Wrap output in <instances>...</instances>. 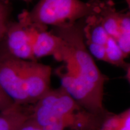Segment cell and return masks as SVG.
<instances>
[{
  "label": "cell",
  "instance_id": "cell-12",
  "mask_svg": "<svg viewBox=\"0 0 130 130\" xmlns=\"http://www.w3.org/2000/svg\"><path fill=\"white\" fill-rule=\"evenodd\" d=\"M12 7L9 1L0 0V40L11 21Z\"/></svg>",
  "mask_w": 130,
  "mask_h": 130
},
{
  "label": "cell",
  "instance_id": "cell-3",
  "mask_svg": "<svg viewBox=\"0 0 130 130\" xmlns=\"http://www.w3.org/2000/svg\"><path fill=\"white\" fill-rule=\"evenodd\" d=\"M103 1L90 0H39L31 11L24 10L18 21L27 24L63 27L97 14Z\"/></svg>",
  "mask_w": 130,
  "mask_h": 130
},
{
  "label": "cell",
  "instance_id": "cell-13",
  "mask_svg": "<svg viewBox=\"0 0 130 130\" xmlns=\"http://www.w3.org/2000/svg\"><path fill=\"white\" fill-rule=\"evenodd\" d=\"M16 130H42L40 126L37 123L32 117L30 116L24 121L20 126Z\"/></svg>",
  "mask_w": 130,
  "mask_h": 130
},
{
  "label": "cell",
  "instance_id": "cell-5",
  "mask_svg": "<svg viewBox=\"0 0 130 130\" xmlns=\"http://www.w3.org/2000/svg\"><path fill=\"white\" fill-rule=\"evenodd\" d=\"M33 29L31 25L11 21L0 40V60L36 61L32 51Z\"/></svg>",
  "mask_w": 130,
  "mask_h": 130
},
{
  "label": "cell",
  "instance_id": "cell-9",
  "mask_svg": "<svg viewBox=\"0 0 130 130\" xmlns=\"http://www.w3.org/2000/svg\"><path fill=\"white\" fill-rule=\"evenodd\" d=\"M14 104L12 107L0 111V130H16L31 115L30 107Z\"/></svg>",
  "mask_w": 130,
  "mask_h": 130
},
{
  "label": "cell",
  "instance_id": "cell-14",
  "mask_svg": "<svg viewBox=\"0 0 130 130\" xmlns=\"http://www.w3.org/2000/svg\"><path fill=\"white\" fill-rule=\"evenodd\" d=\"M14 102L0 87V111H4L12 107Z\"/></svg>",
  "mask_w": 130,
  "mask_h": 130
},
{
  "label": "cell",
  "instance_id": "cell-15",
  "mask_svg": "<svg viewBox=\"0 0 130 130\" xmlns=\"http://www.w3.org/2000/svg\"><path fill=\"white\" fill-rule=\"evenodd\" d=\"M5 1H9L10 0H5ZM22 1H25V2H30V1H32V0H22Z\"/></svg>",
  "mask_w": 130,
  "mask_h": 130
},
{
  "label": "cell",
  "instance_id": "cell-16",
  "mask_svg": "<svg viewBox=\"0 0 130 130\" xmlns=\"http://www.w3.org/2000/svg\"><path fill=\"white\" fill-rule=\"evenodd\" d=\"M126 3H127L128 4V6H129V2H130V0H126Z\"/></svg>",
  "mask_w": 130,
  "mask_h": 130
},
{
  "label": "cell",
  "instance_id": "cell-1",
  "mask_svg": "<svg viewBox=\"0 0 130 130\" xmlns=\"http://www.w3.org/2000/svg\"><path fill=\"white\" fill-rule=\"evenodd\" d=\"M84 19L71 25L55 27L52 32L68 43L69 54L56 74L64 89L80 106L89 112L107 116L104 106V85L107 78L98 68L84 40Z\"/></svg>",
  "mask_w": 130,
  "mask_h": 130
},
{
  "label": "cell",
  "instance_id": "cell-2",
  "mask_svg": "<svg viewBox=\"0 0 130 130\" xmlns=\"http://www.w3.org/2000/svg\"><path fill=\"white\" fill-rule=\"evenodd\" d=\"M52 69L37 61L0 60V87L21 105H32L51 89Z\"/></svg>",
  "mask_w": 130,
  "mask_h": 130
},
{
  "label": "cell",
  "instance_id": "cell-8",
  "mask_svg": "<svg viewBox=\"0 0 130 130\" xmlns=\"http://www.w3.org/2000/svg\"><path fill=\"white\" fill-rule=\"evenodd\" d=\"M120 12L116 10L111 0H104L96 14L104 29L108 35L116 40L119 29Z\"/></svg>",
  "mask_w": 130,
  "mask_h": 130
},
{
  "label": "cell",
  "instance_id": "cell-7",
  "mask_svg": "<svg viewBox=\"0 0 130 130\" xmlns=\"http://www.w3.org/2000/svg\"><path fill=\"white\" fill-rule=\"evenodd\" d=\"M30 25L33 29L32 51L36 60L44 57L53 56L57 61L63 62L69 54L68 43L61 37L47 31L46 27Z\"/></svg>",
  "mask_w": 130,
  "mask_h": 130
},
{
  "label": "cell",
  "instance_id": "cell-6",
  "mask_svg": "<svg viewBox=\"0 0 130 130\" xmlns=\"http://www.w3.org/2000/svg\"><path fill=\"white\" fill-rule=\"evenodd\" d=\"M83 33L87 47H100L105 50L107 63L123 68L129 72V66L125 62V56L119 47L116 40L108 35L96 14L86 18L84 20Z\"/></svg>",
  "mask_w": 130,
  "mask_h": 130
},
{
  "label": "cell",
  "instance_id": "cell-11",
  "mask_svg": "<svg viewBox=\"0 0 130 130\" xmlns=\"http://www.w3.org/2000/svg\"><path fill=\"white\" fill-rule=\"evenodd\" d=\"M100 130H130V109L119 114H108Z\"/></svg>",
  "mask_w": 130,
  "mask_h": 130
},
{
  "label": "cell",
  "instance_id": "cell-4",
  "mask_svg": "<svg viewBox=\"0 0 130 130\" xmlns=\"http://www.w3.org/2000/svg\"><path fill=\"white\" fill-rule=\"evenodd\" d=\"M107 116L95 115L84 108L74 113L56 115L37 103L31 107V116L40 127L56 123L64 129L100 130Z\"/></svg>",
  "mask_w": 130,
  "mask_h": 130
},
{
  "label": "cell",
  "instance_id": "cell-10",
  "mask_svg": "<svg viewBox=\"0 0 130 130\" xmlns=\"http://www.w3.org/2000/svg\"><path fill=\"white\" fill-rule=\"evenodd\" d=\"M126 58L130 53V14L129 12H120L119 29L116 40Z\"/></svg>",
  "mask_w": 130,
  "mask_h": 130
}]
</instances>
